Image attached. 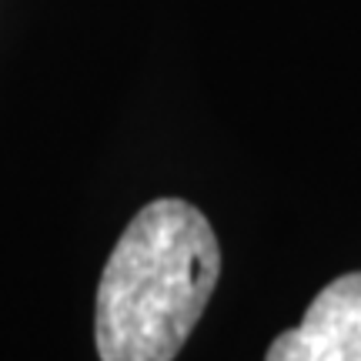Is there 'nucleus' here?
Masks as SVG:
<instances>
[{"label": "nucleus", "instance_id": "2", "mask_svg": "<svg viewBox=\"0 0 361 361\" xmlns=\"http://www.w3.org/2000/svg\"><path fill=\"white\" fill-rule=\"evenodd\" d=\"M264 361H361V271L324 284L301 324L268 345Z\"/></svg>", "mask_w": 361, "mask_h": 361}, {"label": "nucleus", "instance_id": "1", "mask_svg": "<svg viewBox=\"0 0 361 361\" xmlns=\"http://www.w3.org/2000/svg\"><path fill=\"white\" fill-rule=\"evenodd\" d=\"M221 278L211 221L180 197L141 207L117 238L97 284L101 361H174Z\"/></svg>", "mask_w": 361, "mask_h": 361}]
</instances>
